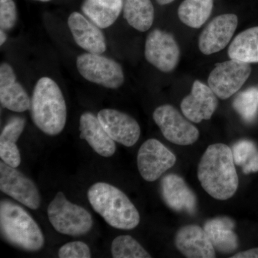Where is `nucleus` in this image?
<instances>
[{
	"label": "nucleus",
	"mask_w": 258,
	"mask_h": 258,
	"mask_svg": "<svg viewBox=\"0 0 258 258\" xmlns=\"http://www.w3.org/2000/svg\"><path fill=\"white\" fill-rule=\"evenodd\" d=\"M232 106L244 121H253L258 111V88H249L239 93L234 100Z\"/></svg>",
	"instance_id": "nucleus-27"
},
{
	"label": "nucleus",
	"mask_w": 258,
	"mask_h": 258,
	"mask_svg": "<svg viewBox=\"0 0 258 258\" xmlns=\"http://www.w3.org/2000/svg\"><path fill=\"white\" fill-rule=\"evenodd\" d=\"M161 192L166 205L178 212L194 215L198 208V200L184 179L177 174H167L161 181Z\"/></svg>",
	"instance_id": "nucleus-15"
},
{
	"label": "nucleus",
	"mask_w": 258,
	"mask_h": 258,
	"mask_svg": "<svg viewBox=\"0 0 258 258\" xmlns=\"http://www.w3.org/2000/svg\"><path fill=\"white\" fill-rule=\"evenodd\" d=\"M232 152L235 164L243 167L257 156L258 149L252 141L241 140L234 144Z\"/></svg>",
	"instance_id": "nucleus-28"
},
{
	"label": "nucleus",
	"mask_w": 258,
	"mask_h": 258,
	"mask_svg": "<svg viewBox=\"0 0 258 258\" xmlns=\"http://www.w3.org/2000/svg\"><path fill=\"white\" fill-rule=\"evenodd\" d=\"M76 66L85 79L103 87L117 89L124 83L121 66L101 54L83 53L77 57Z\"/></svg>",
	"instance_id": "nucleus-6"
},
{
	"label": "nucleus",
	"mask_w": 258,
	"mask_h": 258,
	"mask_svg": "<svg viewBox=\"0 0 258 258\" xmlns=\"http://www.w3.org/2000/svg\"><path fill=\"white\" fill-rule=\"evenodd\" d=\"M235 223L228 217H218L205 222L204 230L212 245L219 252L232 253L238 247V237L234 232Z\"/></svg>",
	"instance_id": "nucleus-20"
},
{
	"label": "nucleus",
	"mask_w": 258,
	"mask_h": 258,
	"mask_svg": "<svg viewBox=\"0 0 258 258\" xmlns=\"http://www.w3.org/2000/svg\"><path fill=\"white\" fill-rule=\"evenodd\" d=\"M16 6L13 0H0V27L4 30L14 28L17 21Z\"/></svg>",
	"instance_id": "nucleus-30"
},
{
	"label": "nucleus",
	"mask_w": 258,
	"mask_h": 258,
	"mask_svg": "<svg viewBox=\"0 0 258 258\" xmlns=\"http://www.w3.org/2000/svg\"><path fill=\"white\" fill-rule=\"evenodd\" d=\"M174 0H157L158 3L161 5H165L172 3Z\"/></svg>",
	"instance_id": "nucleus-34"
},
{
	"label": "nucleus",
	"mask_w": 258,
	"mask_h": 258,
	"mask_svg": "<svg viewBox=\"0 0 258 258\" xmlns=\"http://www.w3.org/2000/svg\"><path fill=\"white\" fill-rule=\"evenodd\" d=\"M80 138L84 139L93 150L103 157H111L115 154L116 146L101 122L91 112L81 115L79 120Z\"/></svg>",
	"instance_id": "nucleus-19"
},
{
	"label": "nucleus",
	"mask_w": 258,
	"mask_h": 258,
	"mask_svg": "<svg viewBox=\"0 0 258 258\" xmlns=\"http://www.w3.org/2000/svg\"><path fill=\"white\" fill-rule=\"evenodd\" d=\"M123 17L132 28L140 32L147 31L154 23V6L151 0H125Z\"/></svg>",
	"instance_id": "nucleus-24"
},
{
	"label": "nucleus",
	"mask_w": 258,
	"mask_h": 258,
	"mask_svg": "<svg viewBox=\"0 0 258 258\" xmlns=\"http://www.w3.org/2000/svg\"><path fill=\"white\" fill-rule=\"evenodd\" d=\"M213 0H184L178 9V16L185 25L200 28L211 15Z\"/></svg>",
	"instance_id": "nucleus-25"
},
{
	"label": "nucleus",
	"mask_w": 258,
	"mask_h": 258,
	"mask_svg": "<svg viewBox=\"0 0 258 258\" xmlns=\"http://www.w3.org/2000/svg\"><path fill=\"white\" fill-rule=\"evenodd\" d=\"M76 44L90 53L102 54L106 50V40L99 27L79 13H73L68 20Z\"/></svg>",
	"instance_id": "nucleus-16"
},
{
	"label": "nucleus",
	"mask_w": 258,
	"mask_h": 258,
	"mask_svg": "<svg viewBox=\"0 0 258 258\" xmlns=\"http://www.w3.org/2000/svg\"><path fill=\"white\" fill-rule=\"evenodd\" d=\"M251 74L249 63L237 60L216 64L208 78V85L220 99L225 100L237 93Z\"/></svg>",
	"instance_id": "nucleus-8"
},
{
	"label": "nucleus",
	"mask_w": 258,
	"mask_h": 258,
	"mask_svg": "<svg viewBox=\"0 0 258 258\" xmlns=\"http://www.w3.org/2000/svg\"><path fill=\"white\" fill-rule=\"evenodd\" d=\"M88 198L93 210L112 227L132 230L140 222L137 208L124 192L113 185L95 183L88 189Z\"/></svg>",
	"instance_id": "nucleus-3"
},
{
	"label": "nucleus",
	"mask_w": 258,
	"mask_h": 258,
	"mask_svg": "<svg viewBox=\"0 0 258 258\" xmlns=\"http://www.w3.org/2000/svg\"><path fill=\"white\" fill-rule=\"evenodd\" d=\"M153 118L160 128L163 136L176 145H191L195 143L200 137L197 127L171 105H162L156 108L153 113Z\"/></svg>",
	"instance_id": "nucleus-7"
},
{
	"label": "nucleus",
	"mask_w": 258,
	"mask_h": 258,
	"mask_svg": "<svg viewBox=\"0 0 258 258\" xmlns=\"http://www.w3.org/2000/svg\"><path fill=\"white\" fill-rule=\"evenodd\" d=\"M144 54L149 63L164 73L174 71L180 59L179 47L174 37L158 29L148 35Z\"/></svg>",
	"instance_id": "nucleus-11"
},
{
	"label": "nucleus",
	"mask_w": 258,
	"mask_h": 258,
	"mask_svg": "<svg viewBox=\"0 0 258 258\" xmlns=\"http://www.w3.org/2000/svg\"><path fill=\"white\" fill-rule=\"evenodd\" d=\"M0 189L31 210H37L41 205L40 192L34 181L3 161L0 162Z\"/></svg>",
	"instance_id": "nucleus-9"
},
{
	"label": "nucleus",
	"mask_w": 258,
	"mask_h": 258,
	"mask_svg": "<svg viewBox=\"0 0 258 258\" xmlns=\"http://www.w3.org/2000/svg\"><path fill=\"white\" fill-rule=\"evenodd\" d=\"M36 1H40V2H49V1H50V0H36Z\"/></svg>",
	"instance_id": "nucleus-35"
},
{
	"label": "nucleus",
	"mask_w": 258,
	"mask_h": 258,
	"mask_svg": "<svg viewBox=\"0 0 258 258\" xmlns=\"http://www.w3.org/2000/svg\"><path fill=\"white\" fill-rule=\"evenodd\" d=\"M238 24L234 14L219 15L204 29L199 38V48L205 55L216 53L230 42Z\"/></svg>",
	"instance_id": "nucleus-12"
},
{
	"label": "nucleus",
	"mask_w": 258,
	"mask_h": 258,
	"mask_svg": "<svg viewBox=\"0 0 258 258\" xmlns=\"http://www.w3.org/2000/svg\"><path fill=\"white\" fill-rule=\"evenodd\" d=\"M0 103L3 108L18 113L30 110L31 103L25 88L17 81L13 67L6 62L0 66Z\"/></svg>",
	"instance_id": "nucleus-18"
},
{
	"label": "nucleus",
	"mask_w": 258,
	"mask_h": 258,
	"mask_svg": "<svg viewBox=\"0 0 258 258\" xmlns=\"http://www.w3.org/2000/svg\"><path fill=\"white\" fill-rule=\"evenodd\" d=\"M111 254L114 258H151V254L130 235L115 237L111 244Z\"/></svg>",
	"instance_id": "nucleus-26"
},
{
	"label": "nucleus",
	"mask_w": 258,
	"mask_h": 258,
	"mask_svg": "<svg viewBox=\"0 0 258 258\" xmlns=\"http://www.w3.org/2000/svg\"><path fill=\"white\" fill-rule=\"evenodd\" d=\"M232 149L224 144L209 146L199 163L198 176L205 191L218 200L234 196L239 179Z\"/></svg>",
	"instance_id": "nucleus-1"
},
{
	"label": "nucleus",
	"mask_w": 258,
	"mask_h": 258,
	"mask_svg": "<svg viewBox=\"0 0 258 258\" xmlns=\"http://www.w3.org/2000/svg\"><path fill=\"white\" fill-rule=\"evenodd\" d=\"M0 230L3 238L15 247L37 252L43 247L41 229L25 209L8 200L0 203Z\"/></svg>",
	"instance_id": "nucleus-4"
},
{
	"label": "nucleus",
	"mask_w": 258,
	"mask_h": 258,
	"mask_svg": "<svg viewBox=\"0 0 258 258\" xmlns=\"http://www.w3.org/2000/svg\"><path fill=\"white\" fill-rule=\"evenodd\" d=\"M242 171H243L244 174H249L250 173L258 171V154L249 164L242 167Z\"/></svg>",
	"instance_id": "nucleus-31"
},
{
	"label": "nucleus",
	"mask_w": 258,
	"mask_h": 258,
	"mask_svg": "<svg viewBox=\"0 0 258 258\" xmlns=\"http://www.w3.org/2000/svg\"><path fill=\"white\" fill-rule=\"evenodd\" d=\"M175 245L181 253L188 258H213L216 257L212 245L204 228L196 225L181 227L176 232Z\"/></svg>",
	"instance_id": "nucleus-17"
},
{
	"label": "nucleus",
	"mask_w": 258,
	"mask_h": 258,
	"mask_svg": "<svg viewBox=\"0 0 258 258\" xmlns=\"http://www.w3.org/2000/svg\"><path fill=\"white\" fill-rule=\"evenodd\" d=\"M25 123L23 117H13L5 125L0 136V157L12 167L18 168L21 163V156L16 143L23 132Z\"/></svg>",
	"instance_id": "nucleus-21"
},
{
	"label": "nucleus",
	"mask_w": 258,
	"mask_h": 258,
	"mask_svg": "<svg viewBox=\"0 0 258 258\" xmlns=\"http://www.w3.org/2000/svg\"><path fill=\"white\" fill-rule=\"evenodd\" d=\"M217 97L210 86L201 81H195L191 93L181 101V111L188 120L194 123L210 119L218 105Z\"/></svg>",
	"instance_id": "nucleus-14"
},
{
	"label": "nucleus",
	"mask_w": 258,
	"mask_h": 258,
	"mask_svg": "<svg viewBox=\"0 0 258 258\" xmlns=\"http://www.w3.org/2000/svg\"><path fill=\"white\" fill-rule=\"evenodd\" d=\"M228 55L232 60L258 62V27L244 30L236 36L229 47Z\"/></svg>",
	"instance_id": "nucleus-23"
},
{
	"label": "nucleus",
	"mask_w": 258,
	"mask_h": 258,
	"mask_svg": "<svg viewBox=\"0 0 258 258\" xmlns=\"http://www.w3.org/2000/svg\"><path fill=\"white\" fill-rule=\"evenodd\" d=\"M123 8V0H85L82 5L84 15L101 29L113 25Z\"/></svg>",
	"instance_id": "nucleus-22"
},
{
	"label": "nucleus",
	"mask_w": 258,
	"mask_h": 258,
	"mask_svg": "<svg viewBox=\"0 0 258 258\" xmlns=\"http://www.w3.org/2000/svg\"><path fill=\"white\" fill-rule=\"evenodd\" d=\"M7 39H8V36H7L6 32H5L4 30L1 29V31H0V45H3L6 42Z\"/></svg>",
	"instance_id": "nucleus-33"
},
{
	"label": "nucleus",
	"mask_w": 258,
	"mask_h": 258,
	"mask_svg": "<svg viewBox=\"0 0 258 258\" xmlns=\"http://www.w3.org/2000/svg\"><path fill=\"white\" fill-rule=\"evenodd\" d=\"M60 258H89L91 252L88 244L81 241H74L64 244L58 251Z\"/></svg>",
	"instance_id": "nucleus-29"
},
{
	"label": "nucleus",
	"mask_w": 258,
	"mask_h": 258,
	"mask_svg": "<svg viewBox=\"0 0 258 258\" xmlns=\"http://www.w3.org/2000/svg\"><path fill=\"white\" fill-rule=\"evenodd\" d=\"M176 156L157 139L146 141L139 149L137 166L141 176L147 181L160 178L176 164Z\"/></svg>",
	"instance_id": "nucleus-10"
},
{
	"label": "nucleus",
	"mask_w": 258,
	"mask_h": 258,
	"mask_svg": "<svg viewBox=\"0 0 258 258\" xmlns=\"http://www.w3.org/2000/svg\"><path fill=\"white\" fill-rule=\"evenodd\" d=\"M98 119L114 142L125 147H133L138 142L141 128L138 122L126 113L106 108L98 112Z\"/></svg>",
	"instance_id": "nucleus-13"
},
{
	"label": "nucleus",
	"mask_w": 258,
	"mask_h": 258,
	"mask_svg": "<svg viewBox=\"0 0 258 258\" xmlns=\"http://www.w3.org/2000/svg\"><path fill=\"white\" fill-rule=\"evenodd\" d=\"M232 258H258V247L242 251L238 253L234 254Z\"/></svg>",
	"instance_id": "nucleus-32"
},
{
	"label": "nucleus",
	"mask_w": 258,
	"mask_h": 258,
	"mask_svg": "<svg viewBox=\"0 0 258 258\" xmlns=\"http://www.w3.org/2000/svg\"><path fill=\"white\" fill-rule=\"evenodd\" d=\"M47 215L54 229L62 235H86L93 225L91 214L82 207L71 203L62 191H58L49 205Z\"/></svg>",
	"instance_id": "nucleus-5"
},
{
	"label": "nucleus",
	"mask_w": 258,
	"mask_h": 258,
	"mask_svg": "<svg viewBox=\"0 0 258 258\" xmlns=\"http://www.w3.org/2000/svg\"><path fill=\"white\" fill-rule=\"evenodd\" d=\"M30 111L32 121L43 133L56 136L62 132L67 120V106L55 81L49 77L39 79L32 93Z\"/></svg>",
	"instance_id": "nucleus-2"
}]
</instances>
